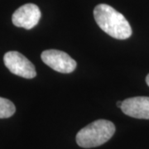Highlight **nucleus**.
<instances>
[{
	"instance_id": "f03ea898",
	"label": "nucleus",
	"mask_w": 149,
	"mask_h": 149,
	"mask_svg": "<svg viewBox=\"0 0 149 149\" xmlns=\"http://www.w3.org/2000/svg\"><path fill=\"white\" fill-rule=\"evenodd\" d=\"M114 133L115 126L113 123L99 119L80 129L76 135V143L84 148H95L108 142Z\"/></svg>"
},
{
	"instance_id": "6e6552de",
	"label": "nucleus",
	"mask_w": 149,
	"mask_h": 149,
	"mask_svg": "<svg viewBox=\"0 0 149 149\" xmlns=\"http://www.w3.org/2000/svg\"><path fill=\"white\" fill-rule=\"evenodd\" d=\"M146 82H147V84L149 86V74L147 75V77H146Z\"/></svg>"
},
{
	"instance_id": "0eeeda50",
	"label": "nucleus",
	"mask_w": 149,
	"mask_h": 149,
	"mask_svg": "<svg viewBox=\"0 0 149 149\" xmlns=\"http://www.w3.org/2000/svg\"><path fill=\"white\" fill-rule=\"evenodd\" d=\"M15 105L9 100L0 97V118H7L14 114Z\"/></svg>"
},
{
	"instance_id": "423d86ee",
	"label": "nucleus",
	"mask_w": 149,
	"mask_h": 149,
	"mask_svg": "<svg viewBox=\"0 0 149 149\" xmlns=\"http://www.w3.org/2000/svg\"><path fill=\"white\" fill-rule=\"evenodd\" d=\"M120 109L130 117L149 119V97L138 96L127 99L123 101Z\"/></svg>"
},
{
	"instance_id": "1a4fd4ad",
	"label": "nucleus",
	"mask_w": 149,
	"mask_h": 149,
	"mask_svg": "<svg viewBox=\"0 0 149 149\" xmlns=\"http://www.w3.org/2000/svg\"><path fill=\"white\" fill-rule=\"evenodd\" d=\"M122 104H123V101H118V103H117L118 107L121 108V106H122Z\"/></svg>"
},
{
	"instance_id": "7ed1b4c3",
	"label": "nucleus",
	"mask_w": 149,
	"mask_h": 149,
	"mask_svg": "<svg viewBox=\"0 0 149 149\" xmlns=\"http://www.w3.org/2000/svg\"><path fill=\"white\" fill-rule=\"evenodd\" d=\"M3 61L13 74L26 79H32L37 75L34 65L17 52H7L3 56Z\"/></svg>"
},
{
	"instance_id": "39448f33",
	"label": "nucleus",
	"mask_w": 149,
	"mask_h": 149,
	"mask_svg": "<svg viewBox=\"0 0 149 149\" xmlns=\"http://www.w3.org/2000/svg\"><path fill=\"white\" fill-rule=\"evenodd\" d=\"M41 18V11L34 3L24 4L17 8L13 14V23L17 27L32 29L37 26Z\"/></svg>"
},
{
	"instance_id": "20e7f679",
	"label": "nucleus",
	"mask_w": 149,
	"mask_h": 149,
	"mask_svg": "<svg viewBox=\"0 0 149 149\" xmlns=\"http://www.w3.org/2000/svg\"><path fill=\"white\" fill-rule=\"evenodd\" d=\"M41 58L49 67L60 73L69 74L76 68V61L74 59L59 50H46L41 55Z\"/></svg>"
},
{
	"instance_id": "f257e3e1",
	"label": "nucleus",
	"mask_w": 149,
	"mask_h": 149,
	"mask_svg": "<svg viewBox=\"0 0 149 149\" xmlns=\"http://www.w3.org/2000/svg\"><path fill=\"white\" fill-rule=\"evenodd\" d=\"M96 23L108 35L118 40H125L132 35V27L122 13L111 6L101 3L94 9Z\"/></svg>"
}]
</instances>
